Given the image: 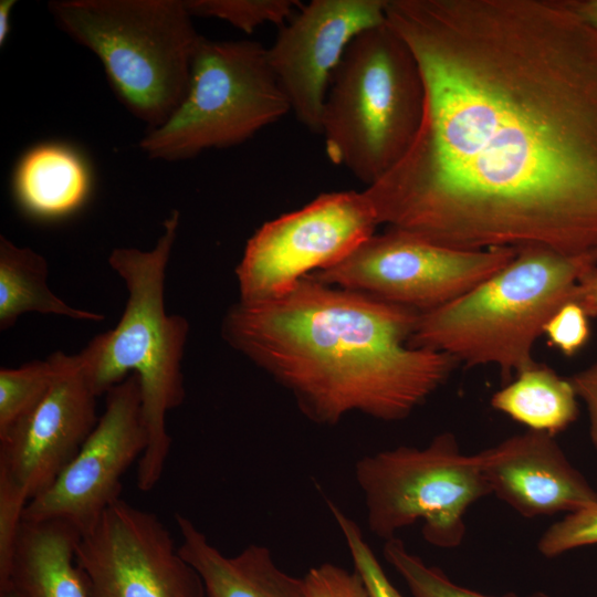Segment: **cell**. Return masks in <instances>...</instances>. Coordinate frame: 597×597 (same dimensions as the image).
I'll return each instance as SVG.
<instances>
[{
	"label": "cell",
	"mask_w": 597,
	"mask_h": 597,
	"mask_svg": "<svg viewBox=\"0 0 597 597\" xmlns=\"http://www.w3.org/2000/svg\"><path fill=\"white\" fill-rule=\"evenodd\" d=\"M96 394L76 355H67L39 406L0 438V475L28 501L44 492L69 465L95 428Z\"/></svg>",
	"instance_id": "obj_14"
},
{
	"label": "cell",
	"mask_w": 597,
	"mask_h": 597,
	"mask_svg": "<svg viewBox=\"0 0 597 597\" xmlns=\"http://www.w3.org/2000/svg\"><path fill=\"white\" fill-rule=\"evenodd\" d=\"M13 189L30 213L52 218L77 209L90 190V174L83 159L70 147L39 145L17 166Z\"/></svg>",
	"instance_id": "obj_18"
},
{
	"label": "cell",
	"mask_w": 597,
	"mask_h": 597,
	"mask_svg": "<svg viewBox=\"0 0 597 597\" xmlns=\"http://www.w3.org/2000/svg\"><path fill=\"white\" fill-rule=\"evenodd\" d=\"M478 454L491 494L522 516L568 514L597 503V491L552 434L527 430Z\"/></svg>",
	"instance_id": "obj_15"
},
{
	"label": "cell",
	"mask_w": 597,
	"mask_h": 597,
	"mask_svg": "<svg viewBox=\"0 0 597 597\" xmlns=\"http://www.w3.org/2000/svg\"><path fill=\"white\" fill-rule=\"evenodd\" d=\"M422 105V81L406 43L387 22L360 32L326 94L320 135L327 157L371 186L408 149Z\"/></svg>",
	"instance_id": "obj_6"
},
{
	"label": "cell",
	"mask_w": 597,
	"mask_h": 597,
	"mask_svg": "<svg viewBox=\"0 0 597 597\" xmlns=\"http://www.w3.org/2000/svg\"><path fill=\"white\" fill-rule=\"evenodd\" d=\"M383 554L387 563L400 575L412 597H549L536 591L526 596L509 593L491 596L453 583L439 568L427 565L420 557L408 551L398 537L387 540Z\"/></svg>",
	"instance_id": "obj_22"
},
{
	"label": "cell",
	"mask_w": 597,
	"mask_h": 597,
	"mask_svg": "<svg viewBox=\"0 0 597 597\" xmlns=\"http://www.w3.org/2000/svg\"><path fill=\"white\" fill-rule=\"evenodd\" d=\"M514 248L460 250L394 229L375 233L314 279L428 312L448 304L506 265Z\"/></svg>",
	"instance_id": "obj_10"
},
{
	"label": "cell",
	"mask_w": 597,
	"mask_h": 597,
	"mask_svg": "<svg viewBox=\"0 0 597 597\" xmlns=\"http://www.w3.org/2000/svg\"><path fill=\"white\" fill-rule=\"evenodd\" d=\"M179 220V211L172 209L150 250L116 248L109 253L108 264L127 290L125 310L114 328L94 336L77 354L97 397L130 374L139 378L149 436L137 462V488L144 492L163 475L171 446L166 417L186 396L181 364L189 323L165 307L166 272Z\"/></svg>",
	"instance_id": "obj_3"
},
{
	"label": "cell",
	"mask_w": 597,
	"mask_h": 597,
	"mask_svg": "<svg viewBox=\"0 0 597 597\" xmlns=\"http://www.w3.org/2000/svg\"><path fill=\"white\" fill-rule=\"evenodd\" d=\"M355 479L374 535L387 541L421 521L423 538L440 548L462 543L465 512L491 494L479 454L463 453L451 432L423 448L400 446L363 457Z\"/></svg>",
	"instance_id": "obj_8"
},
{
	"label": "cell",
	"mask_w": 597,
	"mask_h": 597,
	"mask_svg": "<svg viewBox=\"0 0 597 597\" xmlns=\"http://www.w3.org/2000/svg\"><path fill=\"white\" fill-rule=\"evenodd\" d=\"M291 112L268 49L251 40L200 38L186 97L139 147L153 159H189L244 143Z\"/></svg>",
	"instance_id": "obj_7"
},
{
	"label": "cell",
	"mask_w": 597,
	"mask_h": 597,
	"mask_svg": "<svg viewBox=\"0 0 597 597\" xmlns=\"http://www.w3.org/2000/svg\"><path fill=\"white\" fill-rule=\"evenodd\" d=\"M420 312L312 275L272 300L239 301L221 334L320 425L350 412L408 417L449 377L451 356L409 345Z\"/></svg>",
	"instance_id": "obj_2"
},
{
	"label": "cell",
	"mask_w": 597,
	"mask_h": 597,
	"mask_svg": "<svg viewBox=\"0 0 597 597\" xmlns=\"http://www.w3.org/2000/svg\"><path fill=\"white\" fill-rule=\"evenodd\" d=\"M577 397L586 407L589 437L597 451V360L569 377Z\"/></svg>",
	"instance_id": "obj_29"
},
{
	"label": "cell",
	"mask_w": 597,
	"mask_h": 597,
	"mask_svg": "<svg viewBox=\"0 0 597 597\" xmlns=\"http://www.w3.org/2000/svg\"><path fill=\"white\" fill-rule=\"evenodd\" d=\"M364 191L321 193L262 224L248 240L235 275L240 301L258 303L291 291L303 277L329 269L376 232Z\"/></svg>",
	"instance_id": "obj_9"
},
{
	"label": "cell",
	"mask_w": 597,
	"mask_h": 597,
	"mask_svg": "<svg viewBox=\"0 0 597 597\" xmlns=\"http://www.w3.org/2000/svg\"><path fill=\"white\" fill-rule=\"evenodd\" d=\"M105 395L95 428L56 480L28 502L24 520H61L83 534L121 500L122 478L149 441L138 376L130 374Z\"/></svg>",
	"instance_id": "obj_12"
},
{
	"label": "cell",
	"mask_w": 597,
	"mask_h": 597,
	"mask_svg": "<svg viewBox=\"0 0 597 597\" xmlns=\"http://www.w3.org/2000/svg\"><path fill=\"white\" fill-rule=\"evenodd\" d=\"M580 19L597 29V0H563Z\"/></svg>",
	"instance_id": "obj_31"
},
{
	"label": "cell",
	"mask_w": 597,
	"mask_h": 597,
	"mask_svg": "<svg viewBox=\"0 0 597 597\" xmlns=\"http://www.w3.org/2000/svg\"><path fill=\"white\" fill-rule=\"evenodd\" d=\"M180 555L200 575L205 597H305L304 580L281 569L266 546L226 556L187 516L177 513Z\"/></svg>",
	"instance_id": "obj_16"
},
{
	"label": "cell",
	"mask_w": 597,
	"mask_h": 597,
	"mask_svg": "<svg viewBox=\"0 0 597 597\" xmlns=\"http://www.w3.org/2000/svg\"><path fill=\"white\" fill-rule=\"evenodd\" d=\"M28 502L25 494L15 484L0 475V586L9 580L15 544Z\"/></svg>",
	"instance_id": "obj_27"
},
{
	"label": "cell",
	"mask_w": 597,
	"mask_h": 597,
	"mask_svg": "<svg viewBox=\"0 0 597 597\" xmlns=\"http://www.w3.org/2000/svg\"><path fill=\"white\" fill-rule=\"evenodd\" d=\"M15 0L0 1V44L3 45L10 32V13Z\"/></svg>",
	"instance_id": "obj_32"
},
{
	"label": "cell",
	"mask_w": 597,
	"mask_h": 597,
	"mask_svg": "<svg viewBox=\"0 0 597 597\" xmlns=\"http://www.w3.org/2000/svg\"><path fill=\"white\" fill-rule=\"evenodd\" d=\"M303 580L305 597H370L357 572L332 563L310 568Z\"/></svg>",
	"instance_id": "obj_28"
},
{
	"label": "cell",
	"mask_w": 597,
	"mask_h": 597,
	"mask_svg": "<svg viewBox=\"0 0 597 597\" xmlns=\"http://www.w3.org/2000/svg\"><path fill=\"white\" fill-rule=\"evenodd\" d=\"M67 354L56 350L18 368L0 369V438L22 422L46 396Z\"/></svg>",
	"instance_id": "obj_21"
},
{
	"label": "cell",
	"mask_w": 597,
	"mask_h": 597,
	"mask_svg": "<svg viewBox=\"0 0 597 597\" xmlns=\"http://www.w3.org/2000/svg\"><path fill=\"white\" fill-rule=\"evenodd\" d=\"M578 401L569 378L536 363L494 392L491 406L528 430L555 437L577 420Z\"/></svg>",
	"instance_id": "obj_19"
},
{
	"label": "cell",
	"mask_w": 597,
	"mask_h": 597,
	"mask_svg": "<svg viewBox=\"0 0 597 597\" xmlns=\"http://www.w3.org/2000/svg\"><path fill=\"white\" fill-rule=\"evenodd\" d=\"M387 0H313L280 28L268 49L270 66L291 112L321 133L332 75L360 32L386 22Z\"/></svg>",
	"instance_id": "obj_13"
},
{
	"label": "cell",
	"mask_w": 597,
	"mask_h": 597,
	"mask_svg": "<svg viewBox=\"0 0 597 597\" xmlns=\"http://www.w3.org/2000/svg\"><path fill=\"white\" fill-rule=\"evenodd\" d=\"M326 504L345 540L354 570L362 577L370 597H402L389 580L355 521L333 501L326 499Z\"/></svg>",
	"instance_id": "obj_24"
},
{
	"label": "cell",
	"mask_w": 597,
	"mask_h": 597,
	"mask_svg": "<svg viewBox=\"0 0 597 597\" xmlns=\"http://www.w3.org/2000/svg\"><path fill=\"white\" fill-rule=\"evenodd\" d=\"M589 318L577 302L568 301L551 315L544 325L543 335L549 346L564 356L573 357L590 338Z\"/></svg>",
	"instance_id": "obj_26"
},
{
	"label": "cell",
	"mask_w": 597,
	"mask_h": 597,
	"mask_svg": "<svg viewBox=\"0 0 597 597\" xmlns=\"http://www.w3.org/2000/svg\"><path fill=\"white\" fill-rule=\"evenodd\" d=\"M81 535L61 520L23 519L8 583L23 597H91L76 562Z\"/></svg>",
	"instance_id": "obj_17"
},
{
	"label": "cell",
	"mask_w": 597,
	"mask_h": 597,
	"mask_svg": "<svg viewBox=\"0 0 597 597\" xmlns=\"http://www.w3.org/2000/svg\"><path fill=\"white\" fill-rule=\"evenodd\" d=\"M48 262L28 247L0 235V329L12 327L28 312L53 314L78 321L104 320V315L74 308L48 285Z\"/></svg>",
	"instance_id": "obj_20"
},
{
	"label": "cell",
	"mask_w": 597,
	"mask_h": 597,
	"mask_svg": "<svg viewBox=\"0 0 597 597\" xmlns=\"http://www.w3.org/2000/svg\"><path fill=\"white\" fill-rule=\"evenodd\" d=\"M590 545H597V503L568 513L548 526L537 542V549L552 558Z\"/></svg>",
	"instance_id": "obj_25"
},
{
	"label": "cell",
	"mask_w": 597,
	"mask_h": 597,
	"mask_svg": "<svg viewBox=\"0 0 597 597\" xmlns=\"http://www.w3.org/2000/svg\"><path fill=\"white\" fill-rule=\"evenodd\" d=\"M422 81L366 187L379 224L460 250L597 253V29L563 0H387Z\"/></svg>",
	"instance_id": "obj_1"
},
{
	"label": "cell",
	"mask_w": 597,
	"mask_h": 597,
	"mask_svg": "<svg viewBox=\"0 0 597 597\" xmlns=\"http://www.w3.org/2000/svg\"><path fill=\"white\" fill-rule=\"evenodd\" d=\"M589 317H597V265L589 268L579 277L574 300Z\"/></svg>",
	"instance_id": "obj_30"
},
{
	"label": "cell",
	"mask_w": 597,
	"mask_h": 597,
	"mask_svg": "<svg viewBox=\"0 0 597 597\" xmlns=\"http://www.w3.org/2000/svg\"><path fill=\"white\" fill-rule=\"evenodd\" d=\"M76 562L91 597H205L159 517L122 499L81 535Z\"/></svg>",
	"instance_id": "obj_11"
},
{
	"label": "cell",
	"mask_w": 597,
	"mask_h": 597,
	"mask_svg": "<svg viewBox=\"0 0 597 597\" xmlns=\"http://www.w3.org/2000/svg\"><path fill=\"white\" fill-rule=\"evenodd\" d=\"M56 25L101 61L111 87L149 129L186 97L201 38L185 0H55Z\"/></svg>",
	"instance_id": "obj_5"
},
{
	"label": "cell",
	"mask_w": 597,
	"mask_h": 597,
	"mask_svg": "<svg viewBox=\"0 0 597 597\" xmlns=\"http://www.w3.org/2000/svg\"><path fill=\"white\" fill-rule=\"evenodd\" d=\"M191 17L224 20L245 33L264 23L282 28L292 18L295 0H185Z\"/></svg>",
	"instance_id": "obj_23"
},
{
	"label": "cell",
	"mask_w": 597,
	"mask_h": 597,
	"mask_svg": "<svg viewBox=\"0 0 597 597\" xmlns=\"http://www.w3.org/2000/svg\"><path fill=\"white\" fill-rule=\"evenodd\" d=\"M0 597H23L11 583L0 586Z\"/></svg>",
	"instance_id": "obj_33"
},
{
	"label": "cell",
	"mask_w": 597,
	"mask_h": 597,
	"mask_svg": "<svg viewBox=\"0 0 597 597\" xmlns=\"http://www.w3.org/2000/svg\"><path fill=\"white\" fill-rule=\"evenodd\" d=\"M597 253L564 255L519 248L498 272L438 308L420 312L409 345L451 356L465 366L494 365L503 384L534 366L536 339L551 315L574 300Z\"/></svg>",
	"instance_id": "obj_4"
}]
</instances>
